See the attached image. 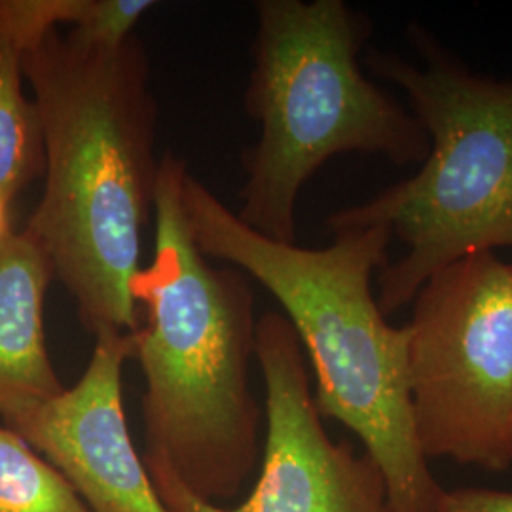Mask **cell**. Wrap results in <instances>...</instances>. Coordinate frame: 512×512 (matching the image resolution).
<instances>
[{
	"instance_id": "cell-1",
	"label": "cell",
	"mask_w": 512,
	"mask_h": 512,
	"mask_svg": "<svg viewBox=\"0 0 512 512\" xmlns=\"http://www.w3.org/2000/svg\"><path fill=\"white\" fill-rule=\"evenodd\" d=\"M44 137V192L23 230L93 336L135 332L133 281L154 217L158 107L139 38L105 48L50 33L23 55Z\"/></svg>"
},
{
	"instance_id": "cell-2",
	"label": "cell",
	"mask_w": 512,
	"mask_h": 512,
	"mask_svg": "<svg viewBox=\"0 0 512 512\" xmlns=\"http://www.w3.org/2000/svg\"><path fill=\"white\" fill-rule=\"evenodd\" d=\"M184 217L203 255L222 260L274 294L315 370V406L363 440L397 512H435L444 488L416 439L408 348L410 330L391 327L372 294L387 262V226L336 232L325 249L258 234L184 173Z\"/></svg>"
},
{
	"instance_id": "cell-3",
	"label": "cell",
	"mask_w": 512,
	"mask_h": 512,
	"mask_svg": "<svg viewBox=\"0 0 512 512\" xmlns=\"http://www.w3.org/2000/svg\"><path fill=\"white\" fill-rule=\"evenodd\" d=\"M186 164L160 160L152 258L133 281L141 327L133 332L145 376L147 458L164 463L192 494L224 505L260 458L262 410L249 384L255 296L249 275L215 268L184 217Z\"/></svg>"
},
{
	"instance_id": "cell-4",
	"label": "cell",
	"mask_w": 512,
	"mask_h": 512,
	"mask_svg": "<svg viewBox=\"0 0 512 512\" xmlns=\"http://www.w3.org/2000/svg\"><path fill=\"white\" fill-rule=\"evenodd\" d=\"M247 114L260 139L243 156L241 222L296 243V203L330 158L380 154L423 164L431 143L418 118L368 80L359 54L372 23L344 0H260Z\"/></svg>"
},
{
	"instance_id": "cell-5",
	"label": "cell",
	"mask_w": 512,
	"mask_h": 512,
	"mask_svg": "<svg viewBox=\"0 0 512 512\" xmlns=\"http://www.w3.org/2000/svg\"><path fill=\"white\" fill-rule=\"evenodd\" d=\"M408 40L423 67L370 50L368 71L406 93L431 150L420 171L372 200L330 215V230L387 226L408 247L378 270L384 315L412 302L448 264L512 247V78L471 73L420 23Z\"/></svg>"
},
{
	"instance_id": "cell-6",
	"label": "cell",
	"mask_w": 512,
	"mask_h": 512,
	"mask_svg": "<svg viewBox=\"0 0 512 512\" xmlns=\"http://www.w3.org/2000/svg\"><path fill=\"white\" fill-rule=\"evenodd\" d=\"M410 397L423 456L463 467L512 465V262L459 258L414 296Z\"/></svg>"
},
{
	"instance_id": "cell-7",
	"label": "cell",
	"mask_w": 512,
	"mask_h": 512,
	"mask_svg": "<svg viewBox=\"0 0 512 512\" xmlns=\"http://www.w3.org/2000/svg\"><path fill=\"white\" fill-rule=\"evenodd\" d=\"M255 359L266 389V440L253 492L236 507L215 505L145 456L167 512H397L380 467L327 435L306 353L283 313L256 321Z\"/></svg>"
},
{
	"instance_id": "cell-8",
	"label": "cell",
	"mask_w": 512,
	"mask_h": 512,
	"mask_svg": "<svg viewBox=\"0 0 512 512\" xmlns=\"http://www.w3.org/2000/svg\"><path fill=\"white\" fill-rule=\"evenodd\" d=\"M133 353V332L95 336L92 359L73 387L6 421L93 512H167L124 412L122 370Z\"/></svg>"
},
{
	"instance_id": "cell-9",
	"label": "cell",
	"mask_w": 512,
	"mask_h": 512,
	"mask_svg": "<svg viewBox=\"0 0 512 512\" xmlns=\"http://www.w3.org/2000/svg\"><path fill=\"white\" fill-rule=\"evenodd\" d=\"M54 272L25 232L0 239V418L12 420L65 387L44 334V300Z\"/></svg>"
},
{
	"instance_id": "cell-10",
	"label": "cell",
	"mask_w": 512,
	"mask_h": 512,
	"mask_svg": "<svg viewBox=\"0 0 512 512\" xmlns=\"http://www.w3.org/2000/svg\"><path fill=\"white\" fill-rule=\"evenodd\" d=\"M21 80L23 54L0 35V200L8 205L46 167L37 105Z\"/></svg>"
},
{
	"instance_id": "cell-11",
	"label": "cell",
	"mask_w": 512,
	"mask_h": 512,
	"mask_svg": "<svg viewBox=\"0 0 512 512\" xmlns=\"http://www.w3.org/2000/svg\"><path fill=\"white\" fill-rule=\"evenodd\" d=\"M0 512H93L65 475L0 425Z\"/></svg>"
},
{
	"instance_id": "cell-12",
	"label": "cell",
	"mask_w": 512,
	"mask_h": 512,
	"mask_svg": "<svg viewBox=\"0 0 512 512\" xmlns=\"http://www.w3.org/2000/svg\"><path fill=\"white\" fill-rule=\"evenodd\" d=\"M88 0H0V35L25 55L57 31V25L76 27Z\"/></svg>"
},
{
	"instance_id": "cell-13",
	"label": "cell",
	"mask_w": 512,
	"mask_h": 512,
	"mask_svg": "<svg viewBox=\"0 0 512 512\" xmlns=\"http://www.w3.org/2000/svg\"><path fill=\"white\" fill-rule=\"evenodd\" d=\"M152 6L156 2L150 0H88L82 21L71 33L88 44L114 48L133 37L137 21Z\"/></svg>"
},
{
	"instance_id": "cell-14",
	"label": "cell",
	"mask_w": 512,
	"mask_h": 512,
	"mask_svg": "<svg viewBox=\"0 0 512 512\" xmlns=\"http://www.w3.org/2000/svg\"><path fill=\"white\" fill-rule=\"evenodd\" d=\"M435 512H512V492L488 488L442 490Z\"/></svg>"
},
{
	"instance_id": "cell-15",
	"label": "cell",
	"mask_w": 512,
	"mask_h": 512,
	"mask_svg": "<svg viewBox=\"0 0 512 512\" xmlns=\"http://www.w3.org/2000/svg\"><path fill=\"white\" fill-rule=\"evenodd\" d=\"M8 211H10V205L0 200V239L12 232L10 230V215H8Z\"/></svg>"
}]
</instances>
